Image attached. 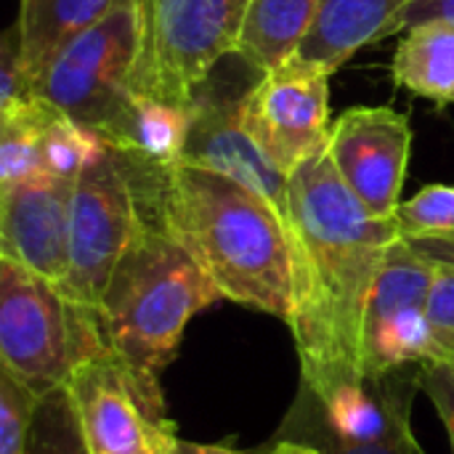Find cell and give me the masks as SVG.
<instances>
[{
    "mask_svg": "<svg viewBox=\"0 0 454 454\" xmlns=\"http://www.w3.org/2000/svg\"><path fill=\"white\" fill-rule=\"evenodd\" d=\"M396 218H375L343 184L327 149L290 173L293 317L301 378L362 370V325Z\"/></svg>",
    "mask_w": 454,
    "mask_h": 454,
    "instance_id": "obj_1",
    "label": "cell"
},
{
    "mask_svg": "<svg viewBox=\"0 0 454 454\" xmlns=\"http://www.w3.org/2000/svg\"><path fill=\"white\" fill-rule=\"evenodd\" d=\"M125 160L138 202L194 255L223 301L287 325L293 317V247L277 210L218 170L186 160L170 168Z\"/></svg>",
    "mask_w": 454,
    "mask_h": 454,
    "instance_id": "obj_2",
    "label": "cell"
},
{
    "mask_svg": "<svg viewBox=\"0 0 454 454\" xmlns=\"http://www.w3.org/2000/svg\"><path fill=\"white\" fill-rule=\"evenodd\" d=\"M223 301L194 255L138 202L133 237L101 295L98 319L112 354L160 380L176 362L186 325Z\"/></svg>",
    "mask_w": 454,
    "mask_h": 454,
    "instance_id": "obj_3",
    "label": "cell"
},
{
    "mask_svg": "<svg viewBox=\"0 0 454 454\" xmlns=\"http://www.w3.org/2000/svg\"><path fill=\"white\" fill-rule=\"evenodd\" d=\"M106 348L98 311L0 255V370L43 399Z\"/></svg>",
    "mask_w": 454,
    "mask_h": 454,
    "instance_id": "obj_4",
    "label": "cell"
},
{
    "mask_svg": "<svg viewBox=\"0 0 454 454\" xmlns=\"http://www.w3.org/2000/svg\"><path fill=\"white\" fill-rule=\"evenodd\" d=\"M133 90L192 109L197 88L234 56L250 0H136Z\"/></svg>",
    "mask_w": 454,
    "mask_h": 454,
    "instance_id": "obj_5",
    "label": "cell"
},
{
    "mask_svg": "<svg viewBox=\"0 0 454 454\" xmlns=\"http://www.w3.org/2000/svg\"><path fill=\"white\" fill-rule=\"evenodd\" d=\"M138 3L112 11L64 43L37 77V96L77 125L101 133L133 93Z\"/></svg>",
    "mask_w": 454,
    "mask_h": 454,
    "instance_id": "obj_6",
    "label": "cell"
},
{
    "mask_svg": "<svg viewBox=\"0 0 454 454\" xmlns=\"http://www.w3.org/2000/svg\"><path fill=\"white\" fill-rule=\"evenodd\" d=\"M138 221V194L128 160L114 149L104 152L80 173L72 192L69 271L61 293L98 311L109 277L125 253Z\"/></svg>",
    "mask_w": 454,
    "mask_h": 454,
    "instance_id": "obj_7",
    "label": "cell"
},
{
    "mask_svg": "<svg viewBox=\"0 0 454 454\" xmlns=\"http://www.w3.org/2000/svg\"><path fill=\"white\" fill-rule=\"evenodd\" d=\"M90 454H168L178 428L160 380L138 375L109 348L67 383Z\"/></svg>",
    "mask_w": 454,
    "mask_h": 454,
    "instance_id": "obj_8",
    "label": "cell"
},
{
    "mask_svg": "<svg viewBox=\"0 0 454 454\" xmlns=\"http://www.w3.org/2000/svg\"><path fill=\"white\" fill-rule=\"evenodd\" d=\"M436 266L399 237L375 277L364 325L362 370L380 378L402 367L450 359L428 319V298Z\"/></svg>",
    "mask_w": 454,
    "mask_h": 454,
    "instance_id": "obj_9",
    "label": "cell"
},
{
    "mask_svg": "<svg viewBox=\"0 0 454 454\" xmlns=\"http://www.w3.org/2000/svg\"><path fill=\"white\" fill-rule=\"evenodd\" d=\"M330 77L293 56L245 90L242 125L285 176L330 144Z\"/></svg>",
    "mask_w": 454,
    "mask_h": 454,
    "instance_id": "obj_10",
    "label": "cell"
},
{
    "mask_svg": "<svg viewBox=\"0 0 454 454\" xmlns=\"http://www.w3.org/2000/svg\"><path fill=\"white\" fill-rule=\"evenodd\" d=\"M410 149V120L391 106H354L343 112L333 122L327 144L343 184L375 218H396Z\"/></svg>",
    "mask_w": 454,
    "mask_h": 454,
    "instance_id": "obj_11",
    "label": "cell"
},
{
    "mask_svg": "<svg viewBox=\"0 0 454 454\" xmlns=\"http://www.w3.org/2000/svg\"><path fill=\"white\" fill-rule=\"evenodd\" d=\"M245 93H229L215 85L213 74L192 98V128L184 160L218 170L258 197H263L290 234V176H285L247 136L242 125Z\"/></svg>",
    "mask_w": 454,
    "mask_h": 454,
    "instance_id": "obj_12",
    "label": "cell"
},
{
    "mask_svg": "<svg viewBox=\"0 0 454 454\" xmlns=\"http://www.w3.org/2000/svg\"><path fill=\"white\" fill-rule=\"evenodd\" d=\"M74 181L37 176L0 186V255L59 285L69 271Z\"/></svg>",
    "mask_w": 454,
    "mask_h": 454,
    "instance_id": "obj_13",
    "label": "cell"
},
{
    "mask_svg": "<svg viewBox=\"0 0 454 454\" xmlns=\"http://www.w3.org/2000/svg\"><path fill=\"white\" fill-rule=\"evenodd\" d=\"M418 0H319L314 27L295 53L303 61L338 72L356 51L404 32Z\"/></svg>",
    "mask_w": 454,
    "mask_h": 454,
    "instance_id": "obj_14",
    "label": "cell"
},
{
    "mask_svg": "<svg viewBox=\"0 0 454 454\" xmlns=\"http://www.w3.org/2000/svg\"><path fill=\"white\" fill-rule=\"evenodd\" d=\"M189 128L192 109L133 90L98 136L141 165L170 168L184 160Z\"/></svg>",
    "mask_w": 454,
    "mask_h": 454,
    "instance_id": "obj_15",
    "label": "cell"
},
{
    "mask_svg": "<svg viewBox=\"0 0 454 454\" xmlns=\"http://www.w3.org/2000/svg\"><path fill=\"white\" fill-rule=\"evenodd\" d=\"M319 0H250L234 56L266 74L290 61L306 43Z\"/></svg>",
    "mask_w": 454,
    "mask_h": 454,
    "instance_id": "obj_16",
    "label": "cell"
},
{
    "mask_svg": "<svg viewBox=\"0 0 454 454\" xmlns=\"http://www.w3.org/2000/svg\"><path fill=\"white\" fill-rule=\"evenodd\" d=\"M130 3L136 0H19L13 27L21 61L35 82L64 43Z\"/></svg>",
    "mask_w": 454,
    "mask_h": 454,
    "instance_id": "obj_17",
    "label": "cell"
},
{
    "mask_svg": "<svg viewBox=\"0 0 454 454\" xmlns=\"http://www.w3.org/2000/svg\"><path fill=\"white\" fill-rule=\"evenodd\" d=\"M394 82L439 106L454 104V19H426L404 29L394 53Z\"/></svg>",
    "mask_w": 454,
    "mask_h": 454,
    "instance_id": "obj_18",
    "label": "cell"
},
{
    "mask_svg": "<svg viewBox=\"0 0 454 454\" xmlns=\"http://www.w3.org/2000/svg\"><path fill=\"white\" fill-rule=\"evenodd\" d=\"M59 112L40 96L11 109H0V186L45 176L43 141Z\"/></svg>",
    "mask_w": 454,
    "mask_h": 454,
    "instance_id": "obj_19",
    "label": "cell"
},
{
    "mask_svg": "<svg viewBox=\"0 0 454 454\" xmlns=\"http://www.w3.org/2000/svg\"><path fill=\"white\" fill-rule=\"evenodd\" d=\"M274 436L314 444L325 454H415L418 450V439L412 436V428H404L402 434H396L386 442H375V444H354V442L340 439L327 426L319 396L303 380L298 386V394H295L285 420L274 431Z\"/></svg>",
    "mask_w": 454,
    "mask_h": 454,
    "instance_id": "obj_20",
    "label": "cell"
},
{
    "mask_svg": "<svg viewBox=\"0 0 454 454\" xmlns=\"http://www.w3.org/2000/svg\"><path fill=\"white\" fill-rule=\"evenodd\" d=\"M27 454H90L67 386L37 402Z\"/></svg>",
    "mask_w": 454,
    "mask_h": 454,
    "instance_id": "obj_21",
    "label": "cell"
},
{
    "mask_svg": "<svg viewBox=\"0 0 454 454\" xmlns=\"http://www.w3.org/2000/svg\"><path fill=\"white\" fill-rule=\"evenodd\" d=\"M106 141L77 125L74 120L64 117L61 112L51 120L43 141V170L45 176L64 178V181H77L80 173L104 152Z\"/></svg>",
    "mask_w": 454,
    "mask_h": 454,
    "instance_id": "obj_22",
    "label": "cell"
},
{
    "mask_svg": "<svg viewBox=\"0 0 454 454\" xmlns=\"http://www.w3.org/2000/svg\"><path fill=\"white\" fill-rule=\"evenodd\" d=\"M396 223L404 239L454 234V186L428 184L396 210Z\"/></svg>",
    "mask_w": 454,
    "mask_h": 454,
    "instance_id": "obj_23",
    "label": "cell"
},
{
    "mask_svg": "<svg viewBox=\"0 0 454 454\" xmlns=\"http://www.w3.org/2000/svg\"><path fill=\"white\" fill-rule=\"evenodd\" d=\"M37 396L0 370V454H27Z\"/></svg>",
    "mask_w": 454,
    "mask_h": 454,
    "instance_id": "obj_24",
    "label": "cell"
},
{
    "mask_svg": "<svg viewBox=\"0 0 454 454\" xmlns=\"http://www.w3.org/2000/svg\"><path fill=\"white\" fill-rule=\"evenodd\" d=\"M37 98V82L21 61L16 27L5 29L0 43V109Z\"/></svg>",
    "mask_w": 454,
    "mask_h": 454,
    "instance_id": "obj_25",
    "label": "cell"
},
{
    "mask_svg": "<svg viewBox=\"0 0 454 454\" xmlns=\"http://www.w3.org/2000/svg\"><path fill=\"white\" fill-rule=\"evenodd\" d=\"M420 391L431 399L439 420L444 423L454 454V359L420 364Z\"/></svg>",
    "mask_w": 454,
    "mask_h": 454,
    "instance_id": "obj_26",
    "label": "cell"
},
{
    "mask_svg": "<svg viewBox=\"0 0 454 454\" xmlns=\"http://www.w3.org/2000/svg\"><path fill=\"white\" fill-rule=\"evenodd\" d=\"M428 319L436 330V338L447 356L454 359V269L436 266L431 298H428Z\"/></svg>",
    "mask_w": 454,
    "mask_h": 454,
    "instance_id": "obj_27",
    "label": "cell"
},
{
    "mask_svg": "<svg viewBox=\"0 0 454 454\" xmlns=\"http://www.w3.org/2000/svg\"><path fill=\"white\" fill-rule=\"evenodd\" d=\"M407 242L423 258H428L434 266L454 269V234H447V237H412Z\"/></svg>",
    "mask_w": 454,
    "mask_h": 454,
    "instance_id": "obj_28",
    "label": "cell"
},
{
    "mask_svg": "<svg viewBox=\"0 0 454 454\" xmlns=\"http://www.w3.org/2000/svg\"><path fill=\"white\" fill-rule=\"evenodd\" d=\"M168 454H266V444L255 447V450H239L234 444V439H223L215 444H197V442H186L178 436Z\"/></svg>",
    "mask_w": 454,
    "mask_h": 454,
    "instance_id": "obj_29",
    "label": "cell"
},
{
    "mask_svg": "<svg viewBox=\"0 0 454 454\" xmlns=\"http://www.w3.org/2000/svg\"><path fill=\"white\" fill-rule=\"evenodd\" d=\"M436 16L454 19V0H418L412 5V11L407 13V27H412L418 21H426V19H436Z\"/></svg>",
    "mask_w": 454,
    "mask_h": 454,
    "instance_id": "obj_30",
    "label": "cell"
},
{
    "mask_svg": "<svg viewBox=\"0 0 454 454\" xmlns=\"http://www.w3.org/2000/svg\"><path fill=\"white\" fill-rule=\"evenodd\" d=\"M266 454H325L319 447L306 444V442H295V439H277L271 436L266 442Z\"/></svg>",
    "mask_w": 454,
    "mask_h": 454,
    "instance_id": "obj_31",
    "label": "cell"
},
{
    "mask_svg": "<svg viewBox=\"0 0 454 454\" xmlns=\"http://www.w3.org/2000/svg\"><path fill=\"white\" fill-rule=\"evenodd\" d=\"M415 454H428V452H426V450H423V447L418 444V450H415Z\"/></svg>",
    "mask_w": 454,
    "mask_h": 454,
    "instance_id": "obj_32",
    "label": "cell"
}]
</instances>
